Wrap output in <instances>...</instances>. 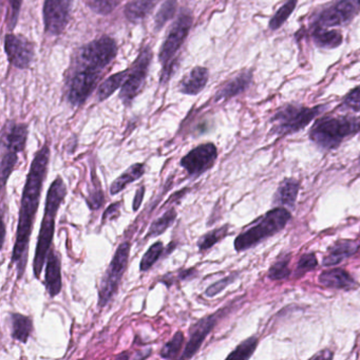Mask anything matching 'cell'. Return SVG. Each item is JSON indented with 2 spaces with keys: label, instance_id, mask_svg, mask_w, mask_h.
<instances>
[{
  "label": "cell",
  "instance_id": "6da1fadb",
  "mask_svg": "<svg viewBox=\"0 0 360 360\" xmlns=\"http://www.w3.org/2000/svg\"><path fill=\"white\" fill-rule=\"evenodd\" d=\"M49 161L50 148L45 144L33 158L22 191L16 240L11 257V263L16 267L18 279H22L27 269L33 224L41 203V191L47 178Z\"/></svg>",
  "mask_w": 360,
  "mask_h": 360
},
{
  "label": "cell",
  "instance_id": "7a4b0ae2",
  "mask_svg": "<svg viewBox=\"0 0 360 360\" xmlns=\"http://www.w3.org/2000/svg\"><path fill=\"white\" fill-rule=\"evenodd\" d=\"M117 54V43L109 37H101L77 50L66 82L67 98L72 106L86 103Z\"/></svg>",
  "mask_w": 360,
  "mask_h": 360
},
{
  "label": "cell",
  "instance_id": "3957f363",
  "mask_svg": "<svg viewBox=\"0 0 360 360\" xmlns=\"http://www.w3.org/2000/svg\"><path fill=\"white\" fill-rule=\"evenodd\" d=\"M67 186L62 176H58L50 185L46 197L45 212L41 221V231L37 238L35 248L34 261H33V274L37 279H41L44 265L47 261L48 254L52 248L54 231H56V219L60 206L66 198Z\"/></svg>",
  "mask_w": 360,
  "mask_h": 360
},
{
  "label": "cell",
  "instance_id": "277c9868",
  "mask_svg": "<svg viewBox=\"0 0 360 360\" xmlns=\"http://www.w3.org/2000/svg\"><path fill=\"white\" fill-rule=\"evenodd\" d=\"M360 132V120L352 117H323L318 119L311 130L309 139L324 150L337 148L345 139Z\"/></svg>",
  "mask_w": 360,
  "mask_h": 360
},
{
  "label": "cell",
  "instance_id": "5b68a950",
  "mask_svg": "<svg viewBox=\"0 0 360 360\" xmlns=\"http://www.w3.org/2000/svg\"><path fill=\"white\" fill-rule=\"evenodd\" d=\"M290 218V212L286 208L277 207L269 210L256 225L236 238L235 250L238 252H241L255 248L265 239H269L271 236L281 231Z\"/></svg>",
  "mask_w": 360,
  "mask_h": 360
},
{
  "label": "cell",
  "instance_id": "8992f818",
  "mask_svg": "<svg viewBox=\"0 0 360 360\" xmlns=\"http://www.w3.org/2000/svg\"><path fill=\"white\" fill-rule=\"evenodd\" d=\"M326 105L307 107L299 104H286L280 107L271 122V132L277 136H288L304 129L317 115L326 110Z\"/></svg>",
  "mask_w": 360,
  "mask_h": 360
},
{
  "label": "cell",
  "instance_id": "52a82bcc",
  "mask_svg": "<svg viewBox=\"0 0 360 360\" xmlns=\"http://www.w3.org/2000/svg\"><path fill=\"white\" fill-rule=\"evenodd\" d=\"M193 26V15L189 12L183 11L176 22L172 25L163 46L160 49V63L162 64L161 84H166L172 77L174 70V58L176 53L186 41Z\"/></svg>",
  "mask_w": 360,
  "mask_h": 360
},
{
  "label": "cell",
  "instance_id": "ba28073f",
  "mask_svg": "<svg viewBox=\"0 0 360 360\" xmlns=\"http://www.w3.org/2000/svg\"><path fill=\"white\" fill-rule=\"evenodd\" d=\"M360 13V0H332L314 12L309 29L349 25Z\"/></svg>",
  "mask_w": 360,
  "mask_h": 360
},
{
  "label": "cell",
  "instance_id": "9c48e42d",
  "mask_svg": "<svg viewBox=\"0 0 360 360\" xmlns=\"http://www.w3.org/2000/svg\"><path fill=\"white\" fill-rule=\"evenodd\" d=\"M130 250H131V244L129 241H124L115 250V256L101 280L100 290H98L100 309L106 307L117 294L124 274L127 269Z\"/></svg>",
  "mask_w": 360,
  "mask_h": 360
},
{
  "label": "cell",
  "instance_id": "30bf717a",
  "mask_svg": "<svg viewBox=\"0 0 360 360\" xmlns=\"http://www.w3.org/2000/svg\"><path fill=\"white\" fill-rule=\"evenodd\" d=\"M151 60H153V52L150 48H143L131 68L128 69L127 79L122 86L121 92H120V98L125 106H130L134 98L142 91Z\"/></svg>",
  "mask_w": 360,
  "mask_h": 360
},
{
  "label": "cell",
  "instance_id": "8fae6325",
  "mask_svg": "<svg viewBox=\"0 0 360 360\" xmlns=\"http://www.w3.org/2000/svg\"><path fill=\"white\" fill-rule=\"evenodd\" d=\"M218 158V149L212 143H205L191 149L181 159L180 165L191 178L197 179L212 168Z\"/></svg>",
  "mask_w": 360,
  "mask_h": 360
},
{
  "label": "cell",
  "instance_id": "7c38bea8",
  "mask_svg": "<svg viewBox=\"0 0 360 360\" xmlns=\"http://www.w3.org/2000/svg\"><path fill=\"white\" fill-rule=\"evenodd\" d=\"M73 0H45L44 1V24L50 35L62 34L70 18Z\"/></svg>",
  "mask_w": 360,
  "mask_h": 360
},
{
  "label": "cell",
  "instance_id": "4fadbf2b",
  "mask_svg": "<svg viewBox=\"0 0 360 360\" xmlns=\"http://www.w3.org/2000/svg\"><path fill=\"white\" fill-rule=\"evenodd\" d=\"M222 311H218L217 313L210 314V315L205 316L198 320L197 322L191 326L189 330V340L187 345H185L184 351L182 355L180 356V359H191L195 354L201 349L205 339L207 338L208 335L210 334L217 322L219 321L220 314Z\"/></svg>",
  "mask_w": 360,
  "mask_h": 360
},
{
  "label": "cell",
  "instance_id": "5bb4252c",
  "mask_svg": "<svg viewBox=\"0 0 360 360\" xmlns=\"http://www.w3.org/2000/svg\"><path fill=\"white\" fill-rule=\"evenodd\" d=\"M5 51L11 65L18 69L28 68L34 58V46L18 35L8 34L6 37Z\"/></svg>",
  "mask_w": 360,
  "mask_h": 360
},
{
  "label": "cell",
  "instance_id": "9a60e30c",
  "mask_svg": "<svg viewBox=\"0 0 360 360\" xmlns=\"http://www.w3.org/2000/svg\"><path fill=\"white\" fill-rule=\"evenodd\" d=\"M28 139V126L26 124H16L8 122L3 129L1 149L3 153H22L26 148Z\"/></svg>",
  "mask_w": 360,
  "mask_h": 360
},
{
  "label": "cell",
  "instance_id": "2e32d148",
  "mask_svg": "<svg viewBox=\"0 0 360 360\" xmlns=\"http://www.w3.org/2000/svg\"><path fill=\"white\" fill-rule=\"evenodd\" d=\"M45 284L51 298L58 296L63 288L62 261L60 255L53 248L50 250L46 261Z\"/></svg>",
  "mask_w": 360,
  "mask_h": 360
},
{
  "label": "cell",
  "instance_id": "e0dca14e",
  "mask_svg": "<svg viewBox=\"0 0 360 360\" xmlns=\"http://www.w3.org/2000/svg\"><path fill=\"white\" fill-rule=\"evenodd\" d=\"M252 70H245L227 82L216 94V101L229 100L243 94L252 83Z\"/></svg>",
  "mask_w": 360,
  "mask_h": 360
},
{
  "label": "cell",
  "instance_id": "ac0fdd59",
  "mask_svg": "<svg viewBox=\"0 0 360 360\" xmlns=\"http://www.w3.org/2000/svg\"><path fill=\"white\" fill-rule=\"evenodd\" d=\"M360 248V242L353 240H339L328 248V255L324 257L323 264L333 266L339 264L347 258L353 256Z\"/></svg>",
  "mask_w": 360,
  "mask_h": 360
},
{
  "label": "cell",
  "instance_id": "d6986e66",
  "mask_svg": "<svg viewBox=\"0 0 360 360\" xmlns=\"http://www.w3.org/2000/svg\"><path fill=\"white\" fill-rule=\"evenodd\" d=\"M208 77H210V72L207 69L203 67H195L181 81L179 91L187 96H197L205 88Z\"/></svg>",
  "mask_w": 360,
  "mask_h": 360
},
{
  "label": "cell",
  "instance_id": "ffe728a7",
  "mask_svg": "<svg viewBox=\"0 0 360 360\" xmlns=\"http://www.w3.org/2000/svg\"><path fill=\"white\" fill-rule=\"evenodd\" d=\"M322 285L335 290H349L356 285L355 280L342 269H332L322 271L319 276Z\"/></svg>",
  "mask_w": 360,
  "mask_h": 360
},
{
  "label": "cell",
  "instance_id": "44dd1931",
  "mask_svg": "<svg viewBox=\"0 0 360 360\" xmlns=\"http://www.w3.org/2000/svg\"><path fill=\"white\" fill-rule=\"evenodd\" d=\"M311 37L316 47L320 49H336L343 41L340 31L335 29L313 28L311 29Z\"/></svg>",
  "mask_w": 360,
  "mask_h": 360
},
{
  "label": "cell",
  "instance_id": "7402d4cb",
  "mask_svg": "<svg viewBox=\"0 0 360 360\" xmlns=\"http://www.w3.org/2000/svg\"><path fill=\"white\" fill-rule=\"evenodd\" d=\"M299 188H300V183L296 179H285L278 187L274 202L278 205L294 208L298 197Z\"/></svg>",
  "mask_w": 360,
  "mask_h": 360
},
{
  "label": "cell",
  "instance_id": "603a6c76",
  "mask_svg": "<svg viewBox=\"0 0 360 360\" xmlns=\"http://www.w3.org/2000/svg\"><path fill=\"white\" fill-rule=\"evenodd\" d=\"M10 322L12 338L26 345L33 330L32 319L20 313H12L10 314Z\"/></svg>",
  "mask_w": 360,
  "mask_h": 360
},
{
  "label": "cell",
  "instance_id": "cb8c5ba5",
  "mask_svg": "<svg viewBox=\"0 0 360 360\" xmlns=\"http://www.w3.org/2000/svg\"><path fill=\"white\" fill-rule=\"evenodd\" d=\"M146 166L143 163L132 164L127 170L123 172L119 178L113 181L110 186L111 195H117L121 193L126 186L131 184L134 181H138L139 179L144 176Z\"/></svg>",
  "mask_w": 360,
  "mask_h": 360
},
{
  "label": "cell",
  "instance_id": "d4e9b609",
  "mask_svg": "<svg viewBox=\"0 0 360 360\" xmlns=\"http://www.w3.org/2000/svg\"><path fill=\"white\" fill-rule=\"evenodd\" d=\"M157 0H132L126 6L125 16L130 22L144 20L155 8Z\"/></svg>",
  "mask_w": 360,
  "mask_h": 360
},
{
  "label": "cell",
  "instance_id": "484cf974",
  "mask_svg": "<svg viewBox=\"0 0 360 360\" xmlns=\"http://www.w3.org/2000/svg\"><path fill=\"white\" fill-rule=\"evenodd\" d=\"M176 219V208H169L166 210L163 214L157 220L153 221V224L149 227L148 231H147L146 237L145 240L151 239V238L158 237V236L163 235L172 224Z\"/></svg>",
  "mask_w": 360,
  "mask_h": 360
},
{
  "label": "cell",
  "instance_id": "4316f807",
  "mask_svg": "<svg viewBox=\"0 0 360 360\" xmlns=\"http://www.w3.org/2000/svg\"><path fill=\"white\" fill-rule=\"evenodd\" d=\"M128 77V69L126 70L121 71V72L115 73V75H111L109 79H107L102 85L98 88V101H105L112 96L120 87L124 85L126 79Z\"/></svg>",
  "mask_w": 360,
  "mask_h": 360
},
{
  "label": "cell",
  "instance_id": "83f0119b",
  "mask_svg": "<svg viewBox=\"0 0 360 360\" xmlns=\"http://www.w3.org/2000/svg\"><path fill=\"white\" fill-rule=\"evenodd\" d=\"M297 4H298V0H286L285 3L276 11L273 18L269 20V28L271 31L279 30L296 9Z\"/></svg>",
  "mask_w": 360,
  "mask_h": 360
},
{
  "label": "cell",
  "instance_id": "f1b7e54d",
  "mask_svg": "<svg viewBox=\"0 0 360 360\" xmlns=\"http://www.w3.org/2000/svg\"><path fill=\"white\" fill-rule=\"evenodd\" d=\"M229 225L225 224L224 226L212 229V231H208L207 233L202 236V237L198 240L197 243L200 252H204V250H210L212 246L216 245L218 242H220L221 240L224 239V238L229 235Z\"/></svg>",
  "mask_w": 360,
  "mask_h": 360
},
{
  "label": "cell",
  "instance_id": "f546056e",
  "mask_svg": "<svg viewBox=\"0 0 360 360\" xmlns=\"http://www.w3.org/2000/svg\"><path fill=\"white\" fill-rule=\"evenodd\" d=\"M184 333L182 330H179L168 342L164 345L160 356L163 359H176V358L180 357V353L182 351L183 345H184Z\"/></svg>",
  "mask_w": 360,
  "mask_h": 360
},
{
  "label": "cell",
  "instance_id": "4dcf8cb0",
  "mask_svg": "<svg viewBox=\"0 0 360 360\" xmlns=\"http://www.w3.org/2000/svg\"><path fill=\"white\" fill-rule=\"evenodd\" d=\"M164 252V244L162 241H157L147 250L140 263V271H147L160 260Z\"/></svg>",
  "mask_w": 360,
  "mask_h": 360
},
{
  "label": "cell",
  "instance_id": "1f68e13d",
  "mask_svg": "<svg viewBox=\"0 0 360 360\" xmlns=\"http://www.w3.org/2000/svg\"><path fill=\"white\" fill-rule=\"evenodd\" d=\"M257 345H258V339L256 337H250V338L242 341L226 358L227 359L237 360L250 359L254 354Z\"/></svg>",
  "mask_w": 360,
  "mask_h": 360
},
{
  "label": "cell",
  "instance_id": "d6a6232c",
  "mask_svg": "<svg viewBox=\"0 0 360 360\" xmlns=\"http://www.w3.org/2000/svg\"><path fill=\"white\" fill-rule=\"evenodd\" d=\"M176 10V0H164L161 9L155 15V30L159 31L165 26L168 20L174 18Z\"/></svg>",
  "mask_w": 360,
  "mask_h": 360
},
{
  "label": "cell",
  "instance_id": "836d02e7",
  "mask_svg": "<svg viewBox=\"0 0 360 360\" xmlns=\"http://www.w3.org/2000/svg\"><path fill=\"white\" fill-rule=\"evenodd\" d=\"M288 263H290V256L283 257V258L276 261V262L271 265V269H269V279L275 280V281L286 279V278L290 275V267H288Z\"/></svg>",
  "mask_w": 360,
  "mask_h": 360
},
{
  "label": "cell",
  "instance_id": "e575fe53",
  "mask_svg": "<svg viewBox=\"0 0 360 360\" xmlns=\"http://www.w3.org/2000/svg\"><path fill=\"white\" fill-rule=\"evenodd\" d=\"M88 7L100 15H109L112 13L117 6L120 0H86Z\"/></svg>",
  "mask_w": 360,
  "mask_h": 360
},
{
  "label": "cell",
  "instance_id": "d590c367",
  "mask_svg": "<svg viewBox=\"0 0 360 360\" xmlns=\"http://www.w3.org/2000/svg\"><path fill=\"white\" fill-rule=\"evenodd\" d=\"M341 107L345 110H351L353 112L360 111V86L349 90L341 101Z\"/></svg>",
  "mask_w": 360,
  "mask_h": 360
},
{
  "label": "cell",
  "instance_id": "8d00e7d4",
  "mask_svg": "<svg viewBox=\"0 0 360 360\" xmlns=\"http://www.w3.org/2000/svg\"><path fill=\"white\" fill-rule=\"evenodd\" d=\"M318 265L317 259L314 254H304L299 259L298 264H297L296 274L297 277H301L307 271H313Z\"/></svg>",
  "mask_w": 360,
  "mask_h": 360
},
{
  "label": "cell",
  "instance_id": "74e56055",
  "mask_svg": "<svg viewBox=\"0 0 360 360\" xmlns=\"http://www.w3.org/2000/svg\"><path fill=\"white\" fill-rule=\"evenodd\" d=\"M237 274H233V275L227 276V277L223 278V279L219 280L216 283L212 284L208 286L206 290L205 295L207 297H214L217 295L220 294L222 290H224L229 284L233 283L237 278Z\"/></svg>",
  "mask_w": 360,
  "mask_h": 360
},
{
  "label": "cell",
  "instance_id": "f35d334b",
  "mask_svg": "<svg viewBox=\"0 0 360 360\" xmlns=\"http://www.w3.org/2000/svg\"><path fill=\"white\" fill-rule=\"evenodd\" d=\"M8 1H9L10 5V14L8 16V28L10 30H13L14 27L18 24L22 0H8Z\"/></svg>",
  "mask_w": 360,
  "mask_h": 360
},
{
  "label": "cell",
  "instance_id": "ab89813d",
  "mask_svg": "<svg viewBox=\"0 0 360 360\" xmlns=\"http://www.w3.org/2000/svg\"><path fill=\"white\" fill-rule=\"evenodd\" d=\"M121 202H115V203L111 204L106 210H105L104 214H103L102 223L106 222L107 220H112V219H117L120 216V206H121Z\"/></svg>",
  "mask_w": 360,
  "mask_h": 360
},
{
  "label": "cell",
  "instance_id": "60d3db41",
  "mask_svg": "<svg viewBox=\"0 0 360 360\" xmlns=\"http://www.w3.org/2000/svg\"><path fill=\"white\" fill-rule=\"evenodd\" d=\"M145 195V186H141L140 188L138 189V191L136 193V195H134V203H132V210L134 212H136L140 208V206L142 205L143 199H144Z\"/></svg>",
  "mask_w": 360,
  "mask_h": 360
},
{
  "label": "cell",
  "instance_id": "b9f144b4",
  "mask_svg": "<svg viewBox=\"0 0 360 360\" xmlns=\"http://www.w3.org/2000/svg\"><path fill=\"white\" fill-rule=\"evenodd\" d=\"M117 358H127L128 359V358H130V355L127 352H126V353L121 354V355L117 356Z\"/></svg>",
  "mask_w": 360,
  "mask_h": 360
},
{
  "label": "cell",
  "instance_id": "7bdbcfd3",
  "mask_svg": "<svg viewBox=\"0 0 360 360\" xmlns=\"http://www.w3.org/2000/svg\"><path fill=\"white\" fill-rule=\"evenodd\" d=\"M359 169H360V158H359Z\"/></svg>",
  "mask_w": 360,
  "mask_h": 360
}]
</instances>
